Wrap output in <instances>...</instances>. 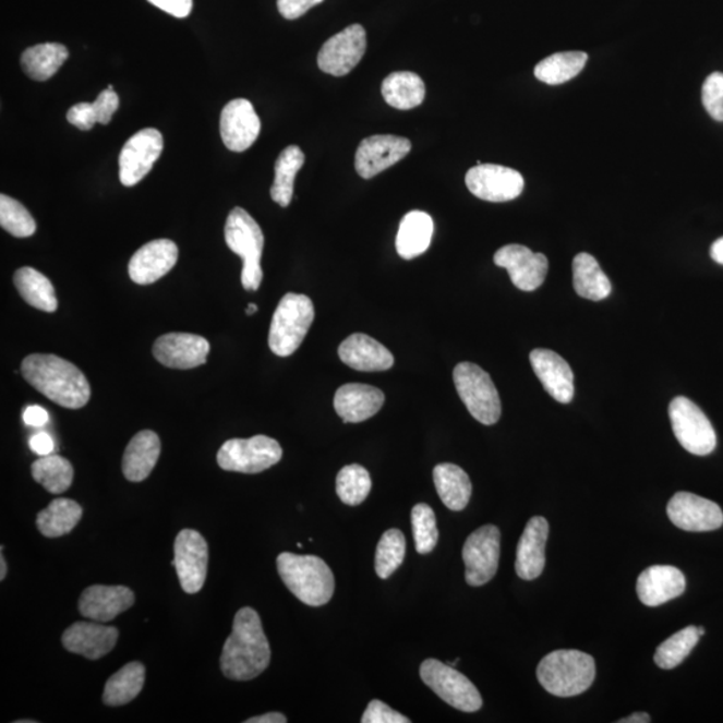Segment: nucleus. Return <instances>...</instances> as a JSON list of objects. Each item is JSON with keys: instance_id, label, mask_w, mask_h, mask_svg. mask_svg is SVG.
I'll use <instances>...</instances> for the list:
<instances>
[{"instance_id": "obj_1", "label": "nucleus", "mask_w": 723, "mask_h": 723, "mask_svg": "<svg viewBox=\"0 0 723 723\" xmlns=\"http://www.w3.org/2000/svg\"><path fill=\"white\" fill-rule=\"evenodd\" d=\"M272 662V649L264 634L261 616L244 607L234 615L232 632L226 640L220 658L222 674L231 680H251Z\"/></svg>"}, {"instance_id": "obj_2", "label": "nucleus", "mask_w": 723, "mask_h": 723, "mask_svg": "<svg viewBox=\"0 0 723 723\" xmlns=\"http://www.w3.org/2000/svg\"><path fill=\"white\" fill-rule=\"evenodd\" d=\"M23 378L50 401L67 409L89 402L92 389L85 374L72 362L52 354H32L21 364Z\"/></svg>"}, {"instance_id": "obj_3", "label": "nucleus", "mask_w": 723, "mask_h": 723, "mask_svg": "<svg viewBox=\"0 0 723 723\" xmlns=\"http://www.w3.org/2000/svg\"><path fill=\"white\" fill-rule=\"evenodd\" d=\"M276 566L288 590L302 603L321 607L332 601L335 579L330 567L321 557L284 552Z\"/></svg>"}, {"instance_id": "obj_4", "label": "nucleus", "mask_w": 723, "mask_h": 723, "mask_svg": "<svg viewBox=\"0 0 723 723\" xmlns=\"http://www.w3.org/2000/svg\"><path fill=\"white\" fill-rule=\"evenodd\" d=\"M597 666L591 655L578 650H557L543 658L538 666L540 685L552 696H580L595 680Z\"/></svg>"}, {"instance_id": "obj_5", "label": "nucleus", "mask_w": 723, "mask_h": 723, "mask_svg": "<svg viewBox=\"0 0 723 723\" xmlns=\"http://www.w3.org/2000/svg\"><path fill=\"white\" fill-rule=\"evenodd\" d=\"M225 238L228 249L243 258L241 285L246 291H257L263 280L264 234L261 226L249 212L238 207L228 215Z\"/></svg>"}, {"instance_id": "obj_6", "label": "nucleus", "mask_w": 723, "mask_h": 723, "mask_svg": "<svg viewBox=\"0 0 723 723\" xmlns=\"http://www.w3.org/2000/svg\"><path fill=\"white\" fill-rule=\"evenodd\" d=\"M315 317L314 303L301 293H286L275 310L269 328V349L278 357H290L303 344Z\"/></svg>"}, {"instance_id": "obj_7", "label": "nucleus", "mask_w": 723, "mask_h": 723, "mask_svg": "<svg viewBox=\"0 0 723 723\" xmlns=\"http://www.w3.org/2000/svg\"><path fill=\"white\" fill-rule=\"evenodd\" d=\"M453 379L470 414L482 425H495L502 417V401L490 374L478 364L462 362L453 372Z\"/></svg>"}, {"instance_id": "obj_8", "label": "nucleus", "mask_w": 723, "mask_h": 723, "mask_svg": "<svg viewBox=\"0 0 723 723\" xmlns=\"http://www.w3.org/2000/svg\"><path fill=\"white\" fill-rule=\"evenodd\" d=\"M281 457L284 450L272 437L233 438L222 444L217 453V463L227 472L256 474L276 466Z\"/></svg>"}, {"instance_id": "obj_9", "label": "nucleus", "mask_w": 723, "mask_h": 723, "mask_svg": "<svg viewBox=\"0 0 723 723\" xmlns=\"http://www.w3.org/2000/svg\"><path fill=\"white\" fill-rule=\"evenodd\" d=\"M421 679L446 703L466 713H474L482 708L481 694L466 675L448 663L426 660L421 664Z\"/></svg>"}, {"instance_id": "obj_10", "label": "nucleus", "mask_w": 723, "mask_h": 723, "mask_svg": "<svg viewBox=\"0 0 723 723\" xmlns=\"http://www.w3.org/2000/svg\"><path fill=\"white\" fill-rule=\"evenodd\" d=\"M673 432L682 448L696 456H708L715 449L716 434L707 414L686 397L674 398L668 407Z\"/></svg>"}, {"instance_id": "obj_11", "label": "nucleus", "mask_w": 723, "mask_h": 723, "mask_svg": "<svg viewBox=\"0 0 723 723\" xmlns=\"http://www.w3.org/2000/svg\"><path fill=\"white\" fill-rule=\"evenodd\" d=\"M502 534L495 526H484L467 539L462 550L466 580L469 586L481 587L495 578L499 562Z\"/></svg>"}, {"instance_id": "obj_12", "label": "nucleus", "mask_w": 723, "mask_h": 723, "mask_svg": "<svg viewBox=\"0 0 723 723\" xmlns=\"http://www.w3.org/2000/svg\"><path fill=\"white\" fill-rule=\"evenodd\" d=\"M209 550L207 540L195 529H182L174 540V561L182 590L197 593L207 579Z\"/></svg>"}, {"instance_id": "obj_13", "label": "nucleus", "mask_w": 723, "mask_h": 723, "mask_svg": "<svg viewBox=\"0 0 723 723\" xmlns=\"http://www.w3.org/2000/svg\"><path fill=\"white\" fill-rule=\"evenodd\" d=\"M466 182L470 193L491 203H507L519 197L526 181L520 172L495 164H480L468 170Z\"/></svg>"}, {"instance_id": "obj_14", "label": "nucleus", "mask_w": 723, "mask_h": 723, "mask_svg": "<svg viewBox=\"0 0 723 723\" xmlns=\"http://www.w3.org/2000/svg\"><path fill=\"white\" fill-rule=\"evenodd\" d=\"M366 47V31L361 25H351L326 40L317 55V67L323 73L344 76L361 62Z\"/></svg>"}, {"instance_id": "obj_15", "label": "nucleus", "mask_w": 723, "mask_h": 723, "mask_svg": "<svg viewBox=\"0 0 723 723\" xmlns=\"http://www.w3.org/2000/svg\"><path fill=\"white\" fill-rule=\"evenodd\" d=\"M164 149L162 134L148 128L133 134L123 145L120 155V181L133 186L148 174Z\"/></svg>"}, {"instance_id": "obj_16", "label": "nucleus", "mask_w": 723, "mask_h": 723, "mask_svg": "<svg viewBox=\"0 0 723 723\" xmlns=\"http://www.w3.org/2000/svg\"><path fill=\"white\" fill-rule=\"evenodd\" d=\"M493 261L496 266L507 269L510 280L521 291L538 290L549 274V258L520 244L503 246Z\"/></svg>"}, {"instance_id": "obj_17", "label": "nucleus", "mask_w": 723, "mask_h": 723, "mask_svg": "<svg viewBox=\"0 0 723 723\" xmlns=\"http://www.w3.org/2000/svg\"><path fill=\"white\" fill-rule=\"evenodd\" d=\"M411 150L408 138L393 134H377L364 138L356 153V169L363 179H373L403 160Z\"/></svg>"}, {"instance_id": "obj_18", "label": "nucleus", "mask_w": 723, "mask_h": 723, "mask_svg": "<svg viewBox=\"0 0 723 723\" xmlns=\"http://www.w3.org/2000/svg\"><path fill=\"white\" fill-rule=\"evenodd\" d=\"M667 516L675 527L687 532L715 531L723 525L719 504L689 492L675 493L667 504Z\"/></svg>"}, {"instance_id": "obj_19", "label": "nucleus", "mask_w": 723, "mask_h": 723, "mask_svg": "<svg viewBox=\"0 0 723 723\" xmlns=\"http://www.w3.org/2000/svg\"><path fill=\"white\" fill-rule=\"evenodd\" d=\"M210 345L200 335L170 333L153 345V356L169 369L190 370L207 363Z\"/></svg>"}, {"instance_id": "obj_20", "label": "nucleus", "mask_w": 723, "mask_h": 723, "mask_svg": "<svg viewBox=\"0 0 723 723\" xmlns=\"http://www.w3.org/2000/svg\"><path fill=\"white\" fill-rule=\"evenodd\" d=\"M261 128V119L249 99H233L221 111L220 134L229 150L240 153L251 148Z\"/></svg>"}, {"instance_id": "obj_21", "label": "nucleus", "mask_w": 723, "mask_h": 723, "mask_svg": "<svg viewBox=\"0 0 723 723\" xmlns=\"http://www.w3.org/2000/svg\"><path fill=\"white\" fill-rule=\"evenodd\" d=\"M179 261V249L174 241L158 239L149 241L129 262V276L134 284L148 286L166 276Z\"/></svg>"}, {"instance_id": "obj_22", "label": "nucleus", "mask_w": 723, "mask_h": 723, "mask_svg": "<svg viewBox=\"0 0 723 723\" xmlns=\"http://www.w3.org/2000/svg\"><path fill=\"white\" fill-rule=\"evenodd\" d=\"M119 635L116 627L104 626L101 623L76 622L63 632L62 644L73 654L97 661L116 648Z\"/></svg>"}, {"instance_id": "obj_23", "label": "nucleus", "mask_w": 723, "mask_h": 723, "mask_svg": "<svg viewBox=\"0 0 723 723\" xmlns=\"http://www.w3.org/2000/svg\"><path fill=\"white\" fill-rule=\"evenodd\" d=\"M529 361H531L534 374L552 398L564 405L573 401L574 372L567 361H564L555 351L546 349L533 350L529 356Z\"/></svg>"}, {"instance_id": "obj_24", "label": "nucleus", "mask_w": 723, "mask_h": 723, "mask_svg": "<svg viewBox=\"0 0 723 723\" xmlns=\"http://www.w3.org/2000/svg\"><path fill=\"white\" fill-rule=\"evenodd\" d=\"M136 601L131 588L123 586H92L80 598L82 616L96 622H110L132 607Z\"/></svg>"}, {"instance_id": "obj_25", "label": "nucleus", "mask_w": 723, "mask_h": 723, "mask_svg": "<svg viewBox=\"0 0 723 723\" xmlns=\"http://www.w3.org/2000/svg\"><path fill=\"white\" fill-rule=\"evenodd\" d=\"M550 525L545 517L534 516L528 521L516 551V574L520 579L534 580L545 567V544Z\"/></svg>"}, {"instance_id": "obj_26", "label": "nucleus", "mask_w": 723, "mask_h": 723, "mask_svg": "<svg viewBox=\"0 0 723 723\" xmlns=\"http://www.w3.org/2000/svg\"><path fill=\"white\" fill-rule=\"evenodd\" d=\"M385 394L377 387L347 384L339 387L334 397V408L345 423H358L372 419L384 407Z\"/></svg>"}, {"instance_id": "obj_27", "label": "nucleus", "mask_w": 723, "mask_h": 723, "mask_svg": "<svg viewBox=\"0 0 723 723\" xmlns=\"http://www.w3.org/2000/svg\"><path fill=\"white\" fill-rule=\"evenodd\" d=\"M686 590L685 575L677 567L652 566L639 575L637 592L642 602L649 607L673 601Z\"/></svg>"}, {"instance_id": "obj_28", "label": "nucleus", "mask_w": 723, "mask_h": 723, "mask_svg": "<svg viewBox=\"0 0 723 723\" xmlns=\"http://www.w3.org/2000/svg\"><path fill=\"white\" fill-rule=\"evenodd\" d=\"M338 354L347 366L358 372H385L394 364V357L378 340L364 334H352L339 346Z\"/></svg>"}, {"instance_id": "obj_29", "label": "nucleus", "mask_w": 723, "mask_h": 723, "mask_svg": "<svg viewBox=\"0 0 723 723\" xmlns=\"http://www.w3.org/2000/svg\"><path fill=\"white\" fill-rule=\"evenodd\" d=\"M161 453V441L152 431L136 434L126 446L122 458V472L126 480L141 482L149 478Z\"/></svg>"}, {"instance_id": "obj_30", "label": "nucleus", "mask_w": 723, "mask_h": 723, "mask_svg": "<svg viewBox=\"0 0 723 723\" xmlns=\"http://www.w3.org/2000/svg\"><path fill=\"white\" fill-rule=\"evenodd\" d=\"M434 222L431 215L422 210H411L399 225L396 246L405 261L419 257L432 243Z\"/></svg>"}, {"instance_id": "obj_31", "label": "nucleus", "mask_w": 723, "mask_h": 723, "mask_svg": "<svg viewBox=\"0 0 723 723\" xmlns=\"http://www.w3.org/2000/svg\"><path fill=\"white\" fill-rule=\"evenodd\" d=\"M574 288L579 297L599 302L613 292V286L603 273L601 264L587 252L576 255L573 263Z\"/></svg>"}, {"instance_id": "obj_32", "label": "nucleus", "mask_w": 723, "mask_h": 723, "mask_svg": "<svg viewBox=\"0 0 723 723\" xmlns=\"http://www.w3.org/2000/svg\"><path fill=\"white\" fill-rule=\"evenodd\" d=\"M434 485L446 508L460 513L472 496V482L467 472L455 463H439L433 470Z\"/></svg>"}, {"instance_id": "obj_33", "label": "nucleus", "mask_w": 723, "mask_h": 723, "mask_svg": "<svg viewBox=\"0 0 723 723\" xmlns=\"http://www.w3.org/2000/svg\"><path fill=\"white\" fill-rule=\"evenodd\" d=\"M382 96L398 110H410L423 103L426 87L420 75L411 72H397L382 82Z\"/></svg>"}, {"instance_id": "obj_34", "label": "nucleus", "mask_w": 723, "mask_h": 723, "mask_svg": "<svg viewBox=\"0 0 723 723\" xmlns=\"http://www.w3.org/2000/svg\"><path fill=\"white\" fill-rule=\"evenodd\" d=\"M69 58L67 46L61 44H40L23 51L21 64L23 72L34 81L44 82L58 73Z\"/></svg>"}, {"instance_id": "obj_35", "label": "nucleus", "mask_w": 723, "mask_h": 723, "mask_svg": "<svg viewBox=\"0 0 723 723\" xmlns=\"http://www.w3.org/2000/svg\"><path fill=\"white\" fill-rule=\"evenodd\" d=\"M14 285L23 301L32 308L45 313H56L58 309L56 290L44 274L32 267H22L14 275Z\"/></svg>"}, {"instance_id": "obj_36", "label": "nucleus", "mask_w": 723, "mask_h": 723, "mask_svg": "<svg viewBox=\"0 0 723 723\" xmlns=\"http://www.w3.org/2000/svg\"><path fill=\"white\" fill-rule=\"evenodd\" d=\"M145 685V667L143 663L131 662L106 682L103 701L108 707H122L138 697Z\"/></svg>"}, {"instance_id": "obj_37", "label": "nucleus", "mask_w": 723, "mask_h": 723, "mask_svg": "<svg viewBox=\"0 0 723 723\" xmlns=\"http://www.w3.org/2000/svg\"><path fill=\"white\" fill-rule=\"evenodd\" d=\"M82 519V507L74 499L57 498L37 516L39 532L56 539L73 531Z\"/></svg>"}, {"instance_id": "obj_38", "label": "nucleus", "mask_w": 723, "mask_h": 723, "mask_svg": "<svg viewBox=\"0 0 723 723\" xmlns=\"http://www.w3.org/2000/svg\"><path fill=\"white\" fill-rule=\"evenodd\" d=\"M588 61L585 51L556 52L534 68V76L546 85H562L581 73Z\"/></svg>"}, {"instance_id": "obj_39", "label": "nucleus", "mask_w": 723, "mask_h": 723, "mask_svg": "<svg viewBox=\"0 0 723 723\" xmlns=\"http://www.w3.org/2000/svg\"><path fill=\"white\" fill-rule=\"evenodd\" d=\"M120 98L115 91L106 89L99 93L96 101L80 103L68 111V121L80 131H91L96 123L108 125L119 109Z\"/></svg>"}, {"instance_id": "obj_40", "label": "nucleus", "mask_w": 723, "mask_h": 723, "mask_svg": "<svg viewBox=\"0 0 723 723\" xmlns=\"http://www.w3.org/2000/svg\"><path fill=\"white\" fill-rule=\"evenodd\" d=\"M304 153L297 145H290L280 153L275 164V180L272 188V197L280 207H288L293 197V182L299 170L303 167Z\"/></svg>"}, {"instance_id": "obj_41", "label": "nucleus", "mask_w": 723, "mask_h": 723, "mask_svg": "<svg viewBox=\"0 0 723 723\" xmlns=\"http://www.w3.org/2000/svg\"><path fill=\"white\" fill-rule=\"evenodd\" d=\"M32 474L38 484L52 495L67 492L73 484L74 469L72 463L61 456H44L32 466Z\"/></svg>"}, {"instance_id": "obj_42", "label": "nucleus", "mask_w": 723, "mask_h": 723, "mask_svg": "<svg viewBox=\"0 0 723 723\" xmlns=\"http://www.w3.org/2000/svg\"><path fill=\"white\" fill-rule=\"evenodd\" d=\"M699 634L696 626H689L684 628L677 634H674L673 637H670L667 640L656 649L654 661L658 667L663 670H672L690 655V652L696 648L699 642Z\"/></svg>"}, {"instance_id": "obj_43", "label": "nucleus", "mask_w": 723, "mask_h": 723, "mask_svg": "<svg viewBox=\"0 0 723 723\" xmlns=\"http://www.w3.org/2000/svg\"><path fill=\"white\" fill-rule=\"evenodd\" d=\"M405 554H407V540L399 529H389L382 534L375 552V571L379 578H390L402 566Z\"/></svg>"}, {"instance_id": "obj_44", "label": "nucleus", "mask_w": 723, "mask_h": 723, "mask_svg": "<svg viewBox=\"0 0 723 723\" xmlns=\"http://www.w3.org/2000/svg\"><path fill=\"white\" fill-rule=\"evenodd\" d=\"M372 478L366 469L358 463L347 466L338 473L337 493L340 499L347 505H360L367 498L372 492Z\"/></svg>"}, {"instance_id": "obj_45", "label": "nucleus", "mask_w": 723, "mask_h": 723, "mask_svg": "<svg viewBox=\"0 0 723 723\" xmlns=\"http://www.w3.org/2000/svg\"><path fill=\"white\" fill-rule=\"evenodd\" d=\"M0 226L15 238L33 237L37 231V222L28 212L15 198L0 196Z\"/></svg>"}, {"instance_id": "obj_46", "label": "nucleus", "mask_w": 723, "mask_h": 723, "mask_svg": "<svg viewBox=\"0 0 723 723\" xmlns=\"http://www.w3.org/2000/svg\"><path fill=\"white\" fill-rule=\"evenodd\" d=\"M411 525L415 550L421 555L431 554L438 543V529L436 515L427 504H417L411 510Z\"/></svg>"}, {"instance_id": "obj_47", "label": "nucleus", "mask_w": 723, "mask_h": 723, "mask_svg": "<svg viewBox=\"0 0 723 723\" xmlns=\"http://www.w3.org/2000/svg\"><path fill=\"white\" fill-rule=\"evenodd\" d=\"M702 104L711 119L723 122V73L710 74L704 80Z\"/></svg>"}, {"instance_id": "obj_48", "label": "nucleus", "mask_w": 723, "mask_h": 723, "mask_svg": "<svg viewBox=\"0 0 723 723\" xmlns=\"http://www.w3.org/2000/svg\"><path fill=\"white\" fill-rule=\"evenodd\" d=\"M410 720L407 716L398 713V711L393 710L390 707H387L385 702L374 699V701L369 703L366 711H364L362 716V723H409Z\"/></svg>"}, {"instance_id": "obj_49", "label": "nucleus", "mask_w": 723, "mask_h": 723, "mask_svg": "<svg viewBox=\"0 0 723 723\" xmlns=\"http://www.w3.org/2000/svg\"><path fill=\"white\" fill-rule=\"evenodd\" d=\"M323 0H278V10L286 20H298Z\"/></svg>"}, {"instance_id": "obj_50", "label": "nucleus", "mask_w": 723, "mask_h": 723, "mask_svg": "<svg viewBox=\"0 0 723 723\" xmlns=\"http://www.w3.org/2000/svg\"><path fill=\"white\" fill-rule=\"evenodd\" d=\"M148 2L176 17H186L193 8V0H148Z\"/></svg>"}, {"instance_id": "obj_51", "label": "nucleus", "mask_w": 723, "mask_h": 723, "mask_svg": "<svg viewBox=\"0 0 723 723\" xmlns=\"http://www.w3.org/2000/svg\"><path fill=\"white\" fill-rule=\"evenodd\" d=\"M31 448L40 457L49 456L55 451V441L49 436V434L43 432L35 434L31 439Z\"/></svg>"}, {"instance_id": "obj_52", "label": "nucleus", "mask_w": 723, "mask_h": 723, "mask_svg": "<svg viewBox=\"0 0 723 723\" xmlns=\"http://www.w3.org/2000/svg\"><path fill=\"white\" fill-rule=\"evenodd\" d=\"M23 420H25L28 426L43 427L49 422V413L44 408L31 407L25 410Z\"/></svg>"}, {"instance_id": "obj_53", "label": "nucleus", "mask_w": 723, "mask_h": 723, "mask_svg": "<svg viewBox=\"0 0 723 723\" xmlns=\"http://www.w3.org/2000/svg\"><path fill=\"white\" fill-rule=\"evenodd\" d=\"M286 722H287L286 715L281 713H267L258 716H252V719L245 721V723H286Z\"/></svg>"}, {"instance_id": "obj_54", "label": "nucleus", "mask_w": 723, "mask_h": 723, "mask_svg": "<svg viewBox=\"0 0 723 723\" xmlns=\"http://www.w3.org/2000/svg\"><path fill=\"white\" fill-rule=\"evenodd\" d=\"M710 256L715 263L723 266V238L715 240L713 245H711Z\"/></svg>"}, {"instance_id": "obj_55", "label": "nucleus", "mask_w": 723, "mask_h": 723, "mask_svg": "<svg viewBox=\"0 0 723 723\" xmlns=\"http://www.w3.org/2000/svg\"><path fill=\"white\" fill-rule=\"evenodd\" d=\"M649 722H651V716L648 713H642V711H639V713H634L630 716H627V719L618 721V723H649Z\"/></svg>"}, {"instance_id": "obj_56", "label": "nucleus", "mask_w": 723, "mask_h": 723, "mask_svg": "<svg viewBox=\"0 0 723 723\" xmlns=\"http://www.w3.org/2000/svg\"><path fill=\"white\" fill-rule=\"evenodd\" d=\"M0 580H4L5 575H8V564L4 562V556H3V546H2V555H0Z\"/></svg>"}, {"instance_id": "obj_57", "label": "nucleus", "mask_w": 723, "mask_h": 723, "mask_svg": "<svg viewBox=\"0 0 723 723\" xmlns=\"http://www.w3.org/2000/svg\"><path fill=\"white\" fill-rule=\"evenodd\" d=\"M257 311V305L254 303L249 304V308H246V315H254Z\"/></svg>"}, {"instance_id": "obj_58", "label": "nucleus", "mask_w": 723, "mask_h": 723, "mask_svg": "<svg viewBox=\"0 0 723 723\" xmlns=\"http://www.w3.org/2000/svg\"><path fill=\"white\" fill-rule=\"evenodd\" d=\"M697 630H698L699 637H703L704 632H707V631H704L703 627H697Z\"/></svg>"}, {"instance_id": "obj_59", "label": "nucleus", "mask_w": 723, "mask_h": 723, "mask_svg": "<svg viewBox=\"0 0 723 723\" xmlns=\"http://www.w3.org/2000/svg\"><path fill=\"white\" fill-rule=\"evenodd\" d=\"M35 722H37V721H28V720H25V721H16V723H35Z\"/></svg>"}]
</instances>
